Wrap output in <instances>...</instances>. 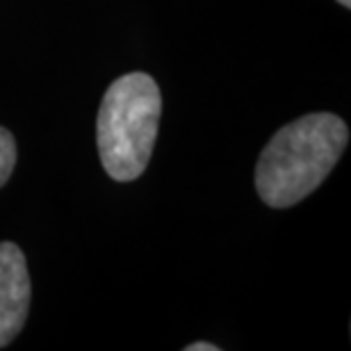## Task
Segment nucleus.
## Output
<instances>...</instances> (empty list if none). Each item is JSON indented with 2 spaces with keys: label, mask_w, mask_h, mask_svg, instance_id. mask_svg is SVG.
<instances>
[{
  "label": "nucleus",
  "mask_w": 351,
  "mask_h": 351,
  "mask_svg": "<svg viewBox=\"0 0 351 351\" xmlns=\"http://www.w3.org/2000/svg\"><path fill=\"white\" fill-rule=\"evenodd\" d=\"M14 167H16V142L12 132L0 125V187L10 180Z\"/></svg>",
  "instance_id": "obj_4"
},
{
  "label": "nucleus",
  "mask_w": 351,
  "mask_h": 351,
  "mask_svg": "<svg viewBox=\"0 0 351 351\" xmlns=\"http://www.w3.org/2000/svg\"><path fill=\"white\" fill-rule=\"evenodd\" d=\"M30 274L25 256L14 242H0V349L25 326L30 313Z\"/></svg>",
  "instance_id": "obj_3"
},
{
  "label": "nucleus",
  "mask_w": 351,
  "mask_h": 351,
  "mask_svg": "<svg viewBox=\"0 0 351 351\" xmlns=\"http://www.w3.org/2000/svg\"><path fill=\"white\" fill-rule=\"evenodd\" d=\"M185 351H219V347L215 342H194V345H187Z\"/></svg>",
  "instance_id": "obj_5"
},
{
  "label": "nucleus",
  "mask_w": 351,
  "mask_h": 351,
  "mask_svg": "<svg viewBox=\"0 0 351 351\" xmlns=\"http://www.w3.org/2000/svg\"><path fill=\"white\" fill-rule=\"evenodd\" d=\"M338 3H340L342 7H347V10H349V7H351V0H338Z\"/></svg>",
  "instance_id": "obj_6"
},
{
  "label": "nucleus",
  "mask_w": 351,
  "mask_h": 351,
  "mask_svg": "<svg viewBox=\"0 0 351 351\" xmlns=\"http://www.w3.org/2000/svg\"><path fill=\"white\" fill-rule=\"evenodd\" d=\"M347 142V123L331 112H313L283 125L258 158V196L269 208L297 206L333 171Z\"/></svg>",
  "instance_id": "obj_1"
},
{
  "label": "nucleus",
  "mask_w": 351,
  "mask_h": 351,
  "mask_svg": "<svg viewBox=\"0 0 351 351\" xmlns=\"http://www.w3.org/2000/svg\"><path fill=\"white\" fill-rule=\"evenodd\" d=\"M160 117L162 96L149 73H125L108 87L98 110L96 139L101 165L112 180L130 182L146 171Z\"/></svg>",
  "instance_id": "obj_2"
}]
</instances>
